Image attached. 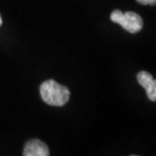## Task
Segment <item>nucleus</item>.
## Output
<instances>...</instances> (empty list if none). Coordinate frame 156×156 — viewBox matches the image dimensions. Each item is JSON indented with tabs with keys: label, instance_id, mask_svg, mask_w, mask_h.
Returning a JSON list of instances; mask_svg holds the SVG:
<instances>
[{
	"label": "nucleus",
	"instance_id": "1",
	"mask_svg": "<svg viewBox=\"0 0 156 156\" xmlns=\"http://www.w3.org/2000/svg\"><path fill=\"white\" fill-rule=\"evenodd\" d=\"M41 99L51 106L62 107L66 105L69 99V90L54 80H48L41 85L39 88Z\"/></svg>",
	"mask_w": 156,
	"mask_h": 156
},
{
	"label": "nucleus",
	"instance_id": "2",
	"mask_svg": "<svg viewBox=\"0 0 156 156\" xmlns=\"http://www.w3.org/2000/svg\"><path fill=\"white\" fill-rule=\"evenodd\" d=\"M110 18L113 22L120 24L126 31L130 34L139 32L143 27V19L140 15L133 11L124 13L119 9H116L111 13Z\"/></svg>",
	"mask_w": 156,
	"mask_h": 156
},
{
	"label": "nucleus",
	"instance_id": "3",
	"mask_svg": "<svg viewBox=\"0 0 156 156\" xmlns=\"http://www.w3.org/2000/svg\"><path fill=\"white\" fill-rule=\"evenodd\" d=\"M22 156H49V150L41 140L30 139L25 143Z\"/></svg>",
	"mask_w": 156,
	"mask_h": 156
},
{
	"label": "nucleus",
	"instance_id": "4",
	"mask_svg": "<svg viewBox=\"0 0 156 156\" xmlns=\"http://www.w3.org/2000/svg\"><path fill=\"white\" fill-rule=\"evenodd\" d=\"M137 81L145 89L149 100L156 102V80L153 79L151 74L145 71L139 72L137 74Z\"/></svg>",
	"mask_w": 156,
	"mask_h": 156
},
{
	"label": "nucleus",
	"instance_id": "5",
	"mask_svg": "<svg viewBox=\"0 0 156 156\" xmlns=\"http://www.w3.org/2000/svg\"><path fill=\"white\" fill-rule=\"evenodd\" d=\"M142 5H156V0H136Z\"/></svg>",
	"mask_w": 156,
	"mask_h": 156
},
{
	"label": "nucleus",
	"instance_id": "6",
	"mask_svg": "<svg viewBox=\"0 0 156 156\" xmlns=\"http://www.w3.org/2000/svg\"><path fill=\"white\" fill-rule=\"evenodd\" d=\"M2 25V18H1V15H0V26Z\"/></svg>",
	"mask_w": 156,
	"mask_h": 156
},
{
	"label": "nucleus",
	"instance_id": "7",
	"mask_svg": "<svg viewBox=\"0 0 156 156\" xmlns=\"http://www.w3.org/2000/svg\"><path fill=\"white\" fill-rule=\"evenodd\" d=\"M131 156H137V155H131Z\"/></svg>",
	"mask_w": 156,
	"mask_h": 156
}]
</instances>
